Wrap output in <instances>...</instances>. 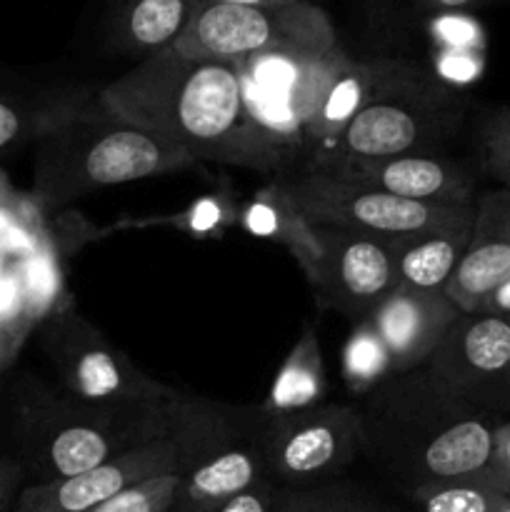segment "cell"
Here are the masks:
<instances>
[{"instance_id":"obj_13","label":"cell","mask_w":510,"mask_h":512,"mask_svg":"<svg viewBox=\"0 0 510 512\" xmlns=\"http://www.w3.org/2000/svg\"><path fill=\"white\" fill-rule=\"evenodd\" d=\"M178 473V458L168 438L73 478L30 483L18 493L13 512H85L155 475Z\"/></svg>"},{"instance_id":"obj_10","label":"cell","mask_w":510,"mask_h":512,"mask_svg":"<svg viewBox=\"0 0 510 512\" xmlns=\"http://www.w3.org/2000/svg\"><path fill=\"white\" fill-rule=\"evenodd\" d=\"M258 448L265 480L275 488L330 483L363 455L358 408L325 400L295 413L260 410Z\"/></svg>"},{"instance_id":"obj_16","label":"cell","mask_w":510,"mask_h":512,"mask_svg":"<svg viewBox=\"0 0 510 512\" xmlns=\"http://www.w3.org/2000/svg\"><path fill=\"white\" fill-rule=\"evenodd\" d=\"M468 248L445 285L460 313H478L483 300L510 278V190L475 195Z\"/></svg>"},{"instance_id":"obj_4","label":"cell","mask_w":510,"mask_h":512,"mask_svg":"<svg viewBox=\"0 0 510 512\" xmlns=\"http://www.w3.org/2000/svg\"><path fill=\"white\" fill-rule=\"evenodd\" d=\"M193 163L185 150L83 95L35 140L33 198L43 208H63L95 190L178 173Z\"/></svg>"},{"instance_id":"obj_3","label":"cell","mask_w":510,"mask_h":512,"mask_svg":"<svg viewBox=\"0 0 510 512\" xmlns=\"http://www.w3.org/2000/svg\"><path fill=\"white\" fill-rule=\"evenodd\" d=\"M10 435L25 478H73L168 438V408L130 410L95 405L25 375L10 393Z\"/></svg>"},{"instance_id":"obj_25","label":"cell","mask_w":510,"mask_h":512,"mask_svg":"<svg viewBox=\"0 0 510 512\" xmlns=\"http://www.w3.org/2000/svg\"><path fill=\"white\" fill-rule=\"evenodd\" d=\"M408 500L413 512H495L508 498L485 480H460L413 490Z\"/></svg>"},{"instance_id":"obj_33","label":"cell","mask_w":510,"mask_h":512,"mask_svg":"<svg viewBox=\"0 0 510 512\" xmlns=\"http://www.w3.org/2000/svg\"><path fill=\"white\" fill-rule=\"evenodd\" d=\"M428 10H468L488 3V0H418Z\"/></svg>"},{"instance_id":"obj_5","label":"cell","mask_w":510,"mask_h":512,"mask_svg":"<svg viewBox=\"0 0 510 512\" xmlns=\"http://www.w3.org/2000/svg\"><path fill=\"white\" fill-rule=\"evenodd\" d=\"M258 435V405H230L178 390L168 405V440L180 478L173 512H210L265 483Z\"/></svg>"},{"instance_id":"obj_35","label":"cell","mask_w":510,"mask_h":512,"mask_svg":"<svg viewBox=\"0 0 510 512\" xmlns=\"http://www.w3.org/2000/svg\"><path fill=\"white\" fill-rule=\"evenodd\" d=\"M205 3H230V5H290L300 0H205Z\"/></svg>"},{"instance_id":"obj_37","label":"cell","mask_w":510,"mask_h":512,"mask_svg":"<svg viewBox=\"0 0 510 512\" xmlns=\"http://www.w3.org/2000/svg\"><path fill=\"white\" fill-rule=\"evenodd\" d=\"M495 512H510V500H505V503H503V505H500V508H498V510H495Z\"/></svg>"},{"instance_id":"obj_14","label":"cell","mask_w":510,"mask_h":512,"mask_svg":"<svg viewBox=\"0 0 510 512\" xmlns=\"http://www.w3.org/2000/svg\"><path fill=\"white\" fill-rule=\"evenodd\" d=\"M310 163L325 165L350 175L360 183L398 198L430 205L475 203V180L453 158L438 153L398 155L380 160H350L333 155H313Z\"/></svg>"},{"instance_id":"obj_19","label":"cell","mask_w":510,"mask_h":512,"mask_svg":"<svg viewBox=\"0 0 510 512\" xmlns=\"http://www.w3.org/2000/svg\"><path fill=\"white\" fill-rule=\"evenodd\" d=\"M473 213L450 225L395 240L393 255L400 285L415 290H445L468 248Z\"/></svg>"},{"instance_id":"obj_27","label":"cell","mask_w":510,"mask_h":512,"mask_svg":"<svg viewBox=\"0 0 510 512\" xmlns=\"http://www.w3.org/2000/svg\"><path fill=\"white\" fill-rule=\"evenodd\" d=\"M480 150L485 173L510 190V108H500L485 118L480 128Z\"/></svg>"},{"instance_id":"obj_17","label":"cell","mask_w":510,"mask_h":512,"mask_svg":"<svg viewBox=\"0 0 510 512\" xmlns=\"http://www.w3.org/2000/svg\"><path fill=\"white\" fill-rule=\"evenodd\" d=\"M203 0H110L105 33L115 53L150 58L185 33Z\"/></svg>"},{"instance_id":"obj_32","label":"cell","mask_w":510,"mask_h":512,"mask_svg":"<svg viewBox=\"0 0 510 512\" xmlns=\"http://www.w3.org/2000/svg\"><path fill=\"white\" fill-rule=\"evenodd\" d=\"M478 313L488 315H503V318H510V278L503 280L488 298L483 300Z\"/></svg>"},{"instance_id":"obj_2","label":"cell","mask_w":510,"mask_h":512,"mask_svg":"<svg viewBox=\"0 0 510 512\" xmlns=\"http://www.w3.org/2000/svg\"><path fill=\"white\" fill-rule=\"evenodd\" d=\"M355 408L363 455L405 495L460 480L490 483L495 428L503 418L455 398L425 368L393 375L360 395Z\"/></svg>"},{"instance_id":"obj_30","label":"cell","mask_w":510,"mask_h":512,"mask_svg":"<svg viewBox=\"0 0 510 512\" xmlns=\"http://www.w3.org/2000/svg\"><path fill=\"white\" fill-rule=\"evenodd\" d=\"M23 480L25 473L18 460L13 455H0V512H13Z\"/></svg>"},{"instance_id":"obj_34","label":"cell","mask_w":510,"mask_h":512,"mask_svg":"<svg viewBox=\"0 0 510 512\" xmlns=\"http://www.w3.org/2000/svg\"><path fill=\"white\" fill-rule=\"evenodd\" d=\"M15 198H18V193H15L13 185H10L8 175H5L3 170H0V210L8 208V205L13 203Z\"/></svg>"},{"instance_id":"obj_7","label":"cell","mask_w":510,"mask_h":512,"mask_svg":"<svg viewBox=\"0 0 510 512\" xmlns=\"http://www.w3.org/2000/svg\"><path fill=\"white\" fill-rule=\"evenodd\" d=\"M40 348L60 388L88 403L160 410L178 393L145 373L70 303L58 305L40 323Z\"/></svg>"},{"instance_id":"obj_11","label":"cell","mask_w":510,"mask_h":512,"mask_svg":"<svg viewBox=\"0 0 510 512\" xmlns=\"http://www.w3.org/2000/svg\"><path fill=\"white\" fill-rule=\"evenodd\" d=\"M315 238L318 258L305 275L323 310L365 320L400 285L388 240L333 225H315Z\"/></svg>"},{"instance_id":"obj_20","label":"cell","mask_w":510,"mask_h":512,"mask_svg":"<svg viewBox=\"0 0 510 512\" xmlns=\"http://www.w3.org/2000/svg\"><path fill=\"white\" fill-rule=\"evenodd\" d=\"M240 223L258 238L278 240L280 245L290 250L303 273L313 268L318 258V238H315V225L310 223L293 200V195L285 190L278 178L270 180L265 188L253 195L245 210L240 213Z\"/></svg>"},{"instance_id":"obj_26","label":"cell","mask_w":510,"mask_h":512,"mask_svg":"<svg viewBox=\"0 0 510 512\" xmlns=\"http://www.w3.org/2000/svg\"><path fill=\"white\" fill-rule=\"evenodd\" d=\"M178 473L155 475L138 485H130L123 493L113 495L105 503L85 512H173L178 500Z\"/></svg>"},{"instance_id":"obj_6","label":"cell","mask_w":510,"mask_h":512,"mask_svg":"<svg viewBox=\"0 0 510 512\" xmlns=\"http://www.w3.org/2000/svg\"><path fill=\"white\" fill-rule=\"evenodd\" d=\"M335 28L328 15L310 0L290 5L205 3L185 33L175 40V53L185 58L245 63L260 55H320L335 48Z\"/></svg>"},{"instance_id":"obj_8","label":"cell","mask_w":510,"mask_h":512,"mask_svg":"<svg viewBox=\"0 0 510 512\" xmlns=\"http://www.w3.org/2000/svg\"><path fill=\"white\" fill-rule=\"evenodd\" d=\"M463 110L458 98L425 78L418 65L400 63L398 73L353 118L330 153L333 158L380 160L435 153L455 133Z\"/></svg>"},{"instance_id":"obj_12","label":"cell","mask_w":510,"mask_h":512,"mask_svg":"<svg viewBox=\"0 0 510 512\" xmlns=\"http://www.w3.org/2000/svg\"><path fill=\"white\" fill-rule=\"evenodd\" d=\"M425 370L473 408L510 410V318L460 313Z\"/></svg>"},{"instance_id":"obj_22","label":"cell","mask_w":510,"mask_h":512,"mask_svg":"<svg viewBox=\"0 0 510 512\" xmlns=\"http://www.w3.org/2000/svg\"><path fill=\"white\" fill-rule=\"evenodd\" d=\"M80 98L83 93L18 88L0 75V153L25 140H38Z\"/></svg>"},{"instance_id":"obj_15","label":"cell","mask_w":510,"mask_h":512,"mask_svg":"<svg viewBox=\"0 0 510 512\" xmlns=\"http://www.w3.org/2000/svg\"><path fill=\"white\" fill-rule=\"evenodd\" d=\"M460 308L445 290H415L398 285L370 315L393 360L395 375L428 365L438 345L458 320Z\"/></svg>"},{"instance_id":"obj_23","label":"cell","mask_w":510,"mask_h":512,"mask_svg":"<svg viewBox=\"0 0 510 512\" xmlns=\"http://www.w3.org/2000/svg\"><path fill=\"white\" fill-rule=\"evenodd\" d=\"M393 375V360L373 320H358L343 348V380L348 390L360 398Z\"/></svg>"},{"instance_id":"obj_31","label":"cell","mask_w":510,"mask_h":512,"mask_svg":"<svg viewBox=\"0 0 510 512\" xmlns=\"http://www.w3.org/2000/svg\"><path fill=\"white\" fill-rule=\"evenodd\" d=\"M30 330H33L30 325L0 323V375L15 363V358H18L20 348H23Z\"/></svg>"},{"instance_id":"obj_36","label":"cell","mask_w":510,"mask_h":512,"mask_svg":"<svg viewBox=\"0 0 510 512\" xmlns=\"http://www.w3.org/2000/svg\"><path fill=\"white\" fill-rule=\"evenodd\" d=\"M8 265H10L8 255H5V253H3V248H0V273H3V270L8 268Z\"/></svg>"},{"instance_id":"obj_1","label":"cell","mask_w":510,"mask_h":512,"mask_svg":"<svg viewBox=\"0 0 510 512\" xmlns=\"http://www.w3.org/2000/svg\"><path fill=\"white\" fill-rule=\"evenodd\" d=\"M100 103L160 135L198 163L283 175L288 150L275 143L245 103L243 63L185 58L165 48L100 90Z\"/></svg>"},{"instance_id":"obj_29","label":"cell","mask_w":510,"mask_h":512,"mask_svg":"<svg viewBox=\"0 0 510 512\" xmlns=\"http://www.w3.org/2000/svg\"><path fill=\"white\" fill-rule=\"evenodd\" d=\"M273 495H275V485L265 480V483L245 490V493H240L238 498L228 500V503H223L220 508L210 512H275Z\"/></svg>"},{"instance_id":"obj_21","label":"cell","mask_w":510,"mask_h":512,"mask_svg":"<svg viewBox=\"0 0 510 512\" xmlns=\"http://www.w3.org/2000/svg\"><path fill=\"white\" fill-rule=\"evenodd\" d=\"M325 393H328V385H325L318 333H315L313 325H305L298 343L290 348L283 368L275 375L268 398L260 403V410L268 415L308 410L315 405H323Z\"/></svg>"},{"instance_id":"obj_9","label":"cell","mask_w":510,"mask_h":512,"mask_svg":"<svg viewBox=\"0 0 510 512\" xmlns=\"http://www.w3.org/2000/svg\"><path fill=\"white\" fill-rule=\"evenodd\" d=\"M305 218L315 225L358 230L388 243L450 225L473 213L468 205H430L398 198L318 163L278 175Z\"/></svg>"},{"instance_id":"obj_28","label":"cell","mask_w":510,"mask_h":512,"mask_svg":"<svg viewBox=\"0 0 510 512\" xmlns=\"http://www.w3.org/2000/svg\"><path fill=\"white\" fill-rule=\"evenodd\" d=\"M490 483L500 495L510 500V418H503L495 428L493 458H490Z\"/></svg>"},{"instance_id":"obj_24","label":"cell","mask_w":510,"mask_h":512,"mask_svg":"<svg viewBox=\"0 0 510 512\" xmlns=\"http://www.w3.org/2000/svg\"><path fill=\"white\" fill-rule=\"evenodd\" d=\"M275 512H393L373 495L343 483L313 485V488H275Z\"/></svg>"},{"instance_id":"obj_18","label":"cell","mask_w":510,"mask_h":512,"mask_svg":"<svg viewBox=\"0 0 510 512\" xmlns=\"http://www.w3.org/2000/svg\"><path fill=\"white\" fill-rule=\"evenodd\" d=\"M403 60H353L345 63L340 75L335 78L333 88L328 90L325 100L310 123L303 128V143L313 145L315 155L330 153L338 145L340 135L345 133L355 115L365 108L380 90L393 80Z\"/></svg>"}]
</instances>
